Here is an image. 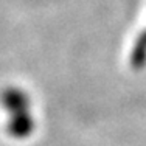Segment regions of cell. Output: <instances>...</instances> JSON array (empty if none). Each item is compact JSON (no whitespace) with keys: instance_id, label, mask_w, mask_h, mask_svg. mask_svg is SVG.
<instances>
[{"instance_id":"cell-1","label":"cell","mask_w":146,"mask_h":146,"mask_svg":"<svg viewBox=\"0 0 146 146\" xmlns=\"http://www.w3.org/2000/svg\"><path fill=\"white\" fill-rule=\"evenodd\" d=\"M5 103L16 113L27 112V107H28V98L20 90H9L5 95Z\"/></svg>"},{"instance_id":"cell-2","label":"cell","mask_w":146,"mask_h":146,"mask_svg":"<svg viewBox=\"0 0 146 146\" xmlns=\"http://www.w3.org/2000/svg\"><path fill=\"white\" fill-rule=\"evenodd\" d=\"M31 129H33V121H31V118L28 117V113L27 112L16 113L14 123L11 124L13 135H16V137H23V135H27Z\"/></svg>"}]
</instances>
